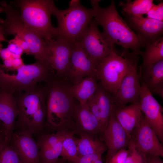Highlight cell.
<instances>
[{"instance_id":"d6986e66","label":"cell","mask_w":163,"mask_h":163,"mask_svg":"<svg viewBox=\"0 0 163 163\" xmlns=\"http://www.w3.org/2000/svg\"><path fill=\"white\" fill-rule=\"evenodd\" d=\"M125 17L129 26L146 44L152 43L162 37L163 21L146 17Z\"/></svg>"},{"instance_id":"5bb4252c","label":"cell","mask_w":163,"mask_h":163,"mask_svg":"<svg viewBox=\"0 0 163 163\" xmlns=\"http://www.w3.org/2000/svg\"><path fill=\"white\" fill-rule=\"evenodd\" d=\"M139 58L132 64L113 96L116 107L139 102L141 85L138 73Z\"/></svg>"},{"instance_id":"8d00e7d4","label":"cell","mask_w":163,"mask_h":163,"mask_svg":"<svg viewBox=\"0 0 163 163\" xmlns=\"http://www.w3.org/2000/svg\"><path fill=\"white\" fill-rule=\"evenodd\" d=\"M20 57H21V56L12 53L7 48H3L0 51V58L2 61L10 58Z\"/></svg>"},{"instance_id":"60d3db41","label":"cell","mask_w":163,"mask_h":163,"mask_svg":"<svg viewBox=\"0 0 163 163\" xmlns=\"http://www.w3.org/2000/svg\"><path fill=\"white\" fill-rule=\"evenodd\" d=\"M5 145V136L3 131L0 132V150Z\"/></svg>"},{"instance_id":"ba28073f","label":"cell","mask_w":163,"mask_h":163,"mask_svg":"<svg viewBox=\"0 0 163 163\" xmlns=\"http://www.w3.org/2000/svg\"><path fill=\"white\" fill-rule=\"evenodd\" d=\"M46 94L44 83H40L33 88L15 95L18 112L15 129L30 131L34 115L41 99Z\"/></svg>"},{"instance_id":"74e56055","label":"cell","mask_w":163,"mask_h":163,"mask_svg":"<svg viewBox=\"0 0 163 163\" xmlns=\"http://www.w3.org/2000/svg\"><path fill=\"white\" fill-rule=\"evenodd\" d=\"M146 163H163L160 156L146 154Z\"/></svg>"},{"instance_id":"8fae6325","label":"cell","mask_w":163,"mask_h":163,"mask_svg":"<svg viewBox=\"0 0 163 163\" xmlns=\"http://www.w3.org/2000/svg\"><path fill=\"white\" fill-rule=\"evenodd\" d=\"M72 45L58 38L45 41L46 60L56 75L65 78L70 62Z\"/></svg>"},{"instance_id":"8992f818","label":"cell","mask_w":163,"mask_h":163,"mask_svg":"<svg viewBox=\"0 0 163 163\" xmlns=\"http://www.w3.org/2000/svg\"><path fill=\"white\" fill-rule=\"evenodd\" d=\"M138 55L123 48L116 49L104 58L97 66L96 76L103 88L113 96L123 77Z\"/></svg>"},{"instance_id":"d590c367","label":"cell","mask_w":163,"mask_h":163,"mask_svg":"<svg viewBox=\"0 0 163 163\" xmlns=\"http://www.w3.org/2000/svg\"><path fill=\"white\" fill-rule=\"evenodd\" d=\"M128 149L129 152L126 158L125 163H135L138 150L131 141H130Z\"/></svg>"},{"instance_id":"cb8c5ba5","label":"cell","mask_w":163,"mask_h":163,"mask_svg":"<svg viewBox=\"0 0 163 163\" xmlns=\"http://www.w3.org/2000/svg\"><path fill=\"white\" fill-rule=\"evenodd\" d=\"M76 139L78 157L95 153H104L107 148L104 141L98 137L88 134L80 135Z\"/></svg>"},{"instance_id":"1f68e13d","label":"cell","mask_w":163,"mask_h":163,"mask_svg":"<svg viewBox=\"0 0 163 163\" xmlns=\"http://www.w3.org/2000/svg\"><path fill=\"white\" fill-rule=\"evenodd\" d=\"M101 153L93 154L78 157L74 161L69 163H103Z\"/></svg>"},{"instance_id":"7c38bea8","label":"cell","mask_w":163,"mask_h":163,"mask_svg":"<svg viewBox=\"0 0 163 163\" xmlns=\"http://www.w3.org/2000/svg\"><path fill=\"white\" fill-rule=\"evenodd\" d=\"M130 141L139 151L152 155L163 157V146L157 134L144 116L133 130Z\"/></svg>"},{"instance_id":"603a6c76","label":"cell","mask_w":163,"mask_h":163,"mask_svg":"<svg viewBox=\"0 0 163 163\" xmlns=\"http://www.w3.org/2000/svg\"><path fill=\"white\" fill-rule=\"evenodd\" d=\"M98 80L96 76L90 75L71 86L72 94L79 103L86 104L93 96L98 87Z\"/></svg>"},{"instance_id":"f546056e","label":"cell","mask_w":163,"mask_h":163,"mask_svg":"<svg viewBox=\"0 0 163 163\" xmlns=\"http://www.w3.org/2000/svg\"><path fill=\"white\" fill-rule=\"evenodd\" d=\"M62 140L51 148L41 149L39 152L40 163L58 162L59 161V157L60 156L62 152Z\"/></svg>"},{"instance_id":"836d02e7","label":"cell","mask_w":163,"mask_h":163,"mask_svg":"<svg viewBox=\"0 0 163 163\" xmlns=\"http://www.w3.org/2000/svg\"><path fill=\"white\" fill-rule=\"evenodd\" d=\"M129 152L128 149L119 150L111 158L107 163H125Z\"/></svg>"},{"instance_id":"4316f807","label":"cell","mask_w":163,"mask_h":163,"mask_svg":"<svg viewBox=\"0 0 163 163\" xmlns=\"http://www.w3.org/2000/svg\"><path fill=\"white\" fill-rule=\"evenodd\" d=\"M75 131L70 132L62 141V149L60 156L63 160L75 161L78 157L76 139L74 137Z\"/></svg>"},{"instance_id":"484cf974","label":"cell","mask_w":163,"mask_h":163,"mask_svg":"<svg viewBox=\"0 0 163 163\" xmlns=\"http://www.w3.org/2000/svg\"><path fill=\"white\" fill-rule=\"evenodd\" d=\"M154 5L152 0H126L120 1L119 6L122 8V13L124 16H143L146 14Z\"/></svg>"},{"instance_id":"4dcf8cb0","label":"cell","mask_w":163,"mask_h":163,"mask_svg":"<svg viewBox=\"0 0 163 163\" xmlns=\"http://www.w3.org/2000/svg\"><path fill=\"white\" fill-rule=\"evenodd\" d=\"M0 163H22L17 154L10 145L0 150Z\"/></svg>"},{"instance_id":"7bdbcfd3","label":"cell","mask_w":163,"mask_h":163,"mask_svg":"<svg viewBox=\"0 0 163 163\" xmlns=\"http://www.w3.org/2000/svg\"><path fill=\"white\" fill-rule=\"evenodd\" d=\"M57 163H61V162L59 161L58 162H57Z\"/></svg>"},{"instance_id":"ac0fdd59","label":"cell","mask_w":163,"mask_h":163,"mask_svg":"<svg viewBox=\"0 0 163 163\" xmlns=\"http://www.w3.org/2000/svg\"><path fill=\"white\" fill-rule=\"evenodd\" d=\"M18 114L15 95L7 89L0 88V120L4 125L5 145H9Z\"/></svg>"},{"instance_id":"f35d334b","label":"cell","mask_w":163,"mask_h":163,"mask_svg":"<svg viewBox=\"0 0 163 163\" xmlns=\"http://www.w3.org/2000/svg\"><path fill=\"white\" fill-rule=\"evenodd\" d=\"M146 154L138 150L135 163H146Z\"/></svg>"},{"instance_id":"9a60e30c","label":"cell","mask_w":163,"mask_h":163,"mask_svg":"<svg viewBox=\"0 0 163 163\" xmlns=\"http://www.w3.org/2000/svg\"><path fill=\"white\" fill-rule=\"evenodd\" d=\"M86 104L99 123L102 139L103 141L104 132L116 107L114 96L105 89L100 83L96 92Z\"/></svg>"},{"instance_id":"2e32d148","label":"cell","mask_w":163,"mask_h":163,"mask_svg":"<svg viewBox=\"0 0 163 163\" xmlns=\"http://www.w3.org/2000/svg\"><path fill=\"white\" fill-rule=\"evenodd\" d=\"M29 130H17L12 135L9 145L22 163H40L39 148Z\"/></svg>"},{"instance_id":"ffe728a7","label":"cell","mask_w":163,"mask_h":163,"mask_svg":"<svg viewBox=\"0 0 163 163\" xmlns=\"http://www.w3.org/2000/svg\"><path fill=\"white\" fill-rule=\"evenodd\" d=\"M73 120L75 134L91 135L102 140L99 123L86 103H78L74 113Z\"/></svg>"},{"instance_id":"d6a6232c","label":"cell","mask_w":163,"mask_h":163,"mask_svg":"<svg viewBox=\"0 0 163 163\" xmlns=\"http://www.w3.org/2000/svg\"><path fill=\"white\" fill-rule=\"evenodd\" d=\"M146 17L163 21V2L161 1L157 5L154 4L146 14Z\"/></svg>"},{"instance_id":"7a4b0ae2","label":"cell","mask_w":163,"mask_h":163,"mask_svg":"<svg viewBox=\"0 0 163 163\" xmlns=\"http://www.w3.org/2000/svg\"><path fill=\"white\" fill-rule=\"evenodd\" d=\"M99 3L92 6L93 17L98 25L102 27L104 36L112 44L139 55L146 43L120 16L114 1L106 8L100 7Z\"/></svg>"},{"instance_id":"4fadbf2b","label":"cell","mask_w":163,"mask_h":163,"mask_svg":"<svg viewBox=\"0 0 163 163\" xmlns=\"http://www.w3.org/2000/svg\"><path fill=\"white\" fill-rule=\"evenodd\" d=\"M139 78L141 85L139 101L140 109L163 144V108Z\"/></svg>"},{"instance_id":"e575fe53","label":"cell","mask_w":163,"mask_h":163,"mask_svg":"<svg viewBox=\"0 0 163 163\" xmlns=\"http://www.w3.org/2000/svg\"><path fill=\"white\" fill-rule=\"evenodd\" d=\"M8 43H13L21 48L23 51L24 53L27 55H30L29 47L26 42L21 38L17 36H14L13 39L8 40Z\"/></svg>"},{"instance_id":"5b68a950","label":"cell","mask_w":163,"mask_h":163,"mask_svg":"<svg viewBox=\"0 0 163 163\" xmlns=\"http://www.w3.org/2000/svg\"><path fill=\"white\" fill-rule=\"evenodd\" d=\"M20 9V16L26 25L41 36L45 41L55 38L56 28L52 24V0H19L11 2Z\"/></svg>"},{"instance_id":"30bf717a","label":"cell","mask_w":163,"mask_h":163,"mask_svg":"<svg viewBox=\"0 0 163 163\" xmlns=\"http://www.w3.org/2000/svg\"><path fill=\"white\" fill-rule=\"evenodd\" d=\"M97 66L79 43L77 42L72 45L70 62L65 78L73 85L87 76H96Z\"/></svg>"},{"instance_id":"7402d4cb","label":"cell","mask_w":163,"mask_h":163,"mask_svg":"<svg viewBox=\"0 0 163 163\" xmlns=\"http://www.w3.org/2000/svg\"><path fill=\"white\" fill-rule=\"evenodd\" d=\"M140 68V79L152 93L163 98V59L151 66Z\"/></svg>"},{"instance_id":"ab89813d","label":"cell","mask_w":163,"mask_h":163,"mask_svg":"<svg viewBox=\"0 0 163 163\" xmlns=\"http://www.w3.org/2000/svg\"><path fill=\"white\" fill-rule=\"evenodd\" d=\"M3 41L8 42V40L6 38L4 34L2 27L1 25L0 24V51L3 49V45L1 42Z\"/></svg>"},{"instance_id":"83f0119b","label":"cell","mask_w":163,"mask_h":163,"mask_svg":"<svg viewBox=\"0 0 163 163\" xmlns=\"http://www.w3.org/2000/svg\"><path fill=\"white\" fill-rule=\"evenodd\" d=\"M46 100V94L41 99L34 115L30 129L33 134L39 133L43 127L47 114Z\"/></svg>"},{"instance_id":"6da1fadb","label":"cell","mask_w":163,"mask_h":163,"mask_svg":"<svg viewBox=\"0 0 163 163\" xmlns=\"http://www.w3.org/2000/svg\"><path fill=\"white\" fill-rule=\"evenodd\" d=\"M44 84L46 91L47 124L57 131H75L73 115L79 103L71 93L72 85L55 73Z\"/></svg>"},{"instance_id":"9c48e42d","label":"cell","mask_w":163,"mask_h":163,"mask_svg":"<svg viewBox=\"0 0 163 163\" xmlns=\"http://www.w3.org/2000/svg\"><path fill=\"white\" fill-rule=\"evenodd\" d=\"M95 21L92 19L78 42L97 65L116 50L114 45L99 31Z\"/></svg>"},{"instance_id":"277c9868","label":"cell","mask_w":163,"mask_h":163,"mask_svg":"<svg viewBox=\"0 0 163 163\" xmlns=\"http://www.w3.org/2000/svg\"><path fill=\"white\" fill-rule=\"evenodd\" d=\"M55 73L47 63L36 61L32 64H24L18 69L17 74L11 75L2 69L0 63V88L15 95L46 82Z\"/></svg>"},{"instance_id":"44dd1931","label":"cell","mask_w":163,"mask_h":163,"mask_svg":"<svg viewBox=\"0 0 163 163\" xmlns=\"http://www.w3.org/2000/svg\"><path fill=\"white\" fill-rule=\"evenodd\" d=\"M114 113L117 120L130 138L133 130L144 117L140 109L139 102L132 103L129 106L115 107Z\"/></svg>"},{"instance_id":"f1b7e54d","label":"cell","mask_w":163,"mask_h":163,"mask_svg":"<svg viewBox=\"0 0 163 163\" xmlns=\"http://www.w3.org/2000/svg\"><path fill=\"white\" fill-rule=\"evenodd\" d=\"M71 132L72 131H58L55 133L40 136L37 142L39 149H41L51 148L62 140Z\"/></svg>"},{"instance_id":"ee69618b","label":"cell","mask_w":163,"mask_h":163,"mask_svg":"<svg viewBox=\"0 0 163 163\" xmlns=\"http://www.w3.org/2000/svg\"><path fill=\"white\" fill-rule=\"evenodd\" d=\"M0 121H1V120H0Z\"/></svg>"},{"instance_id":"52a82bcc","label":"cell","mask_w":163,"mask_h":163,"mask_svg":"<svg viewBox=\"0 0 163 163\" xmlns=\"http://www.w3.org/2000/svg\"><path fill=\"white\" fill-rule=\"evenodd\" d=\"M6 18L1 25L5 37L18 36L27 43L30 55L33 56L36 61L47 62L44 54L45 40L39 34L26 25L21 20L20 12L14 8L11 2H0Z\"/></svg>"},{"instance_id":"b9f144b4","label":"cell","mask_w":163,"mask_h":163,"mask_svg":"<svg viewBox=\"0 0 163 163\" xmlns=\"http://www.w3.org/2000/svg\"><path fill=\"white\" fill-rule=\"evenodd\" d=\"M3 12V10L2 7L0 6V13ZM4 21V20L0 18V24H2Z\"/></svg>"},{"instance_id":"e0dca14e","label":"cell","mask_w":163,"mask_h":163,"mask_svg":"<svg viewBox=\"0 0 163 163\" xmlns=\"http://www.w3.org/2000/svg\"><path fill=\"white\" fill-rule=\"evenodd\" d=\"M114 110L110 116L103 136V141L107 150L106 163L118 151L128 148L130 141V138L117 120Z\"/></svg>"},{"instance_id":"d4e9b609","label":"cell","mask_w":163,"mask_h":163,"mask_svg":"<svg viewBox=\"0 0 163 163\" xmlns=\"http://www.w3.org/2000/svg\"><path fill=\"white\" fill-rule=\"evenodd\" d=\"M144 51L139 55L143 59L140 67L144 68L149 66L156 62L163 59V37H162L152 43H147Z\"/></svg>"},{"instance_id":"3957f363","label":"cell","mask_w":163,"mask_h":163,"mask_svg":"<svg viewBox=\"0 0 163 163\" xmlns=\"http://www.w3.org/2000/svg\"><path fill=\"white\" fill-rule=\"evenodd\" d=\"M65 10L57 8L54 4L51 14L56 18L58 25L55 38L61 39L71 45L79 42L93 18L92 9L86 8L80 2Z\"/></svg>"}]
</instances>
